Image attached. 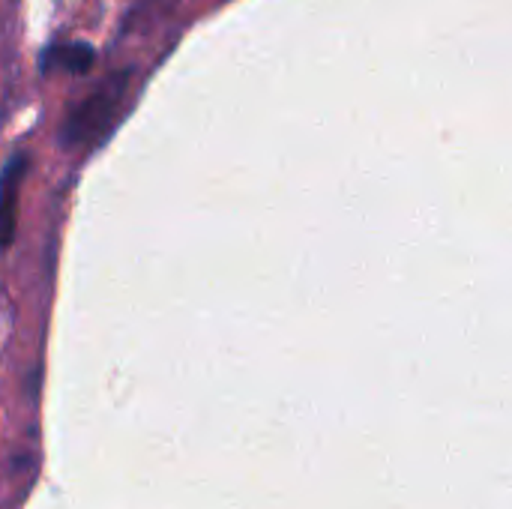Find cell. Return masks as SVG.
Masks as SVG:
<instances>
[{
  "label": "cell",
  "mask_w": 512,
  "mask_h": 509,
  "mask_svg": "<svg viewBox=\"0 0 512 509\" xmlns=\"http://www.w3.org/2000/svg\"><path fill=\"white\" fill-rule=\"evenodd\" d=\"M24 156L9 159L6 171H3V222H6V234L3 243H12V231H15V198H18V183L24 177Z\"/></svg>",
  "instance_id": "obj_3"
},
{
  "label": "cell",
  "mask_w": 512,
  "mask_h": 509,
  "mask_svg": "<svg viewBox=\"0 0 512 509\" xmlns=\"http://www.w3.org/2000/svg\"><path fill=\"white\" fill-rule=\"evenodd\" d=\"M96 54L87 42H60V45H51L45 48L42 54V69L45 72H54V69H63V72H90Z\"/></svg>",
  "instance_id": "obj_2"
},
{
  "label": "cell",
  "mask_w": 512,
  "mask_h": 509,
  "mask_svg": "<svg viewBox=\"0 0 512 509\" xmlns=\"http://www.w3.org/2000/svg\"><path fill=\"white\" fill-rule=\"evenodd\" d=\"M126 90H129L126 72H114L108 81H102L81 105H75L69 111L60 141L66 147H90V144L102 141L120 117Z\"/></svg>",
  "instance_id": "obj_1"
}]
</instances>
